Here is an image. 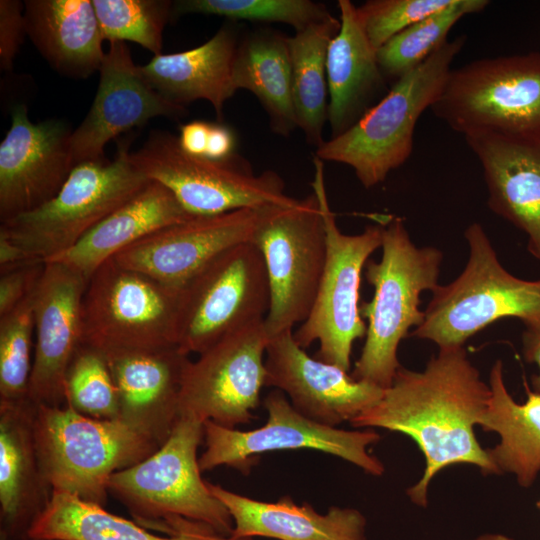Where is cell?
Listing matches in <instances>:
<instances>
[{
	"mask_svg": "<svg viewBox=\"0 0 540 540\" xmlns=\"http://www.w3.org/2000/svg\"><path fill=\"white\" fill-rule=\"evenodd\" d=\"M490 397V386L464 347L439 349L423 371L401 366L380 400L350 424L399 432L417 443L425 469L407 495L426 507L429 484L445 467L470 464L486 475L499 474L474 433Z\"/></svg>",
	"mask_w": 540,
	"mask_h": 540,
	"instance_id": "1",
	"label": "cell"
},
{
	"mask_svg": "<svg viewBox=\"0 0 540 540\" xmlns=\"http://www.w3.org/2000/svg\"><path fill=\"white\" fill-rule=\"evenodd\" d=\"M381 248L380 260H369L365 266L374 293L360 305L361 316L367 319L365 343L350 375L386 389L401 367L400 342L424 321L420 295L439 285L443 253L431 246L417 247L404 221L392 216L383 223Z\"/></svg>",
	"mask_w": 540,
	"mask_h": 540,
	"instance_id": "2",
	"label": "cell"
},
{
	"mask_svg": "<svg viewBox=\"0 0 540 540\" xmlns=\"http://www.w3.org/2000/svg\"><path fill=\"white\" fill-rule=\"evenodd\" d=\"M203 423L180 415L169 438L141 462L114 473L108 493L148 529L174 536L187 520L229 537L234 523L225 505L203 480L197 450L204 438Z\"/></svg>",
	"mask_w": 540,
	"mask_h": 540,
	"instance_id": "3",
	"label": "cell"
},
{
	"mask_svg": "<svg viewBox=\"0 0 540 540\" xmlns=\"http://www.w3.org/2000/svg\"><path fill=\"white\" fill-rule=\"evenodd\" d=\"M466 39V35H459L443 43L418 67L396 80L352 127L324 141L315 156L350 166L366 189L385 181L410 157L417 121L439 97Z\"/></svg>",
	"mask_w": 540,
	"mask_h": 540,
	"instance_id": "4",
	"label": "cell"
},
{
	"mask_svg": "<svg viewBox=\"0 0 540 540\" xmlns=\"http://www.w3.org/2000/svg\"><path fill=\"white\" fill-rule=\"evenodd\" d=\"M35 442L52 492L105 507L110 477L152 455L160 445L123 420L95 419L70 406L36 405Z\"/></svg>",
	"mask_w": 540,
	"mask_h": 540,
	"instance_id": "5",
	"label": "cell"
},
{
	"mask_svg": "<svg viewBox=\"0 0 540 540\" xmlns=\"http://www.w3.org/2000/svg\"><path fill=\"white\" fill-rule=\"evenodd\" d=\"M464 237L468 245L464 270L432 291L424 321L411 333L439 349L463 347L499 319L518 318L524 324L540 320V279L529 281L509 273L481 224H470Z\"/></svg>",
	"mask_w": 540,
	"mask_h": 540,
	"instance_id": "6",
	"label": "cell"
},
{
	"mask_svg": "<svg viewBox=\"0 0 540 540\" xmlns=\"http://www.w3.org/2000/svg\"><path fill=\"white\" fill-rule=\"evenodd\" d=\"M150 181L132 164L129 143H123L112 160L77 164L52 199L1 222L0 234L30 260L46 262L72 248Z\"/></svg>",
	"mask_w": 540,
	"mask_h": 540,
	"instance_id": "7",
	"label": "cell"
},
{
	"mask_svg": "<svg viewBox=\"0 0 540 540\" xmlns=\"http://www.w3.org/2000/svg\"><path fill=\"white\" fill-rule=\"evenodd\" d=\"M130 160L149 180L168 188L192 216L291 206L298 200L284 192L276 172L256 175L236 153L222 160L190 155L166 130H152L140 148L130 151Z\"/></svg>",
	"mask_w": 540,
	"mask_h": 540,
	"instance_id": "8",
	"label": "cell"
},
{
	"mask_svg": "<svg viewBox=\"0 0 540 540\" xmlns=\"http://www.w3.org/2000/svg\"><path fill=\"white\" fill-rule=\"evenodd\" d=\"M182 287H172L113 258L88 279L82 344L104 353L177 346Z\"/></svg>",
	"mask_w": 540,
	"mask_h": 540,
	"instance_id": "9",
	"label": "cell"
},
{
	"mask_svg": "<svg viewBox=\"0 0 540 540\" xmlns=\"http://www.w3.org/2000/svg\"><path fill=\"white\" fill-rule=\"evenodd\" d=\"M313 164L312 187L324 219L327 259L310 314L293 336L303 349L317 341V359L349 372L353 343L366 334L360 313L362 272L381 247L384 222L368 225L359 234L341 232L328 202L324 161L314 156Z\"/></svg>",
	"mask_w": 540,
	"mask_h": 540,
	"instance_id": "10",
	"label": "cell"
},
{
	"mask_svg": "<svg viewBox=\"0 0 540 540\" xmlns=\"http://www.w3.org/2000/svg\"><path fill=\"white\" fill-rule=\"evenodd\" d=\"M430 109L464 137L540 134V52L482 58L451 69Z\"/></svg>",
	"mask_w": 540,
	"mask_h": 540,
	"instance_id": "11",
	"label": "cell"
},
{
	"mask_svg": "<svg viewBox=\"0 0 540 540\" xmlns=\"http://www.w3.org/2000/svg\"><path fill=\"white\" fill-rule=\"evenodd\" d=\"M251 242L267 273L270 302L264 324L272 338L304 322L318 293L327 234L315 193L291 206L267 208Z\"/></svg>",
	"mask_w": 540,
	"mask_h": 540,
	"instance_id": "12",
	"label": "cell"
},
{
	"mask_svg": "<svg viewBox=\"0 0 540 540\" xmlns=\"http://www.w3.org/2000/svg\"><path fill=\"white\" fill-rule=\"evenodd\" d=\"M263 406L267 421L253 430L227 428L210 420L203 423L205 451L199 457L201 472L228 466L248 474L264 453L298 449L339 457L373 476L385 472L383 463L368 452V446L381 439L377 432L319 424L300 414L278 389L265 397Z\"/></svg>",
	"mask_w": 540,
	"mask_h": 540,
	"instance_id": "13",
	"label": "cell"
},
{
	"mask_svg": "<svg viewBox=\"0 0 540 540\" xmlns=\"http://www.w3.org/2000/svg\"><path fill=\"white\" fill-rule=\"evenodd\" d=\"M270 293L263 257L252 242L206 264L182 286L177 346L200 354L227 334L264 320Z\"/></svg>",
	"mask_w": 540,
	"mask_h": 540,
	"instance_id": "14",
	"label": "cell"
},
{
	"mask_svg": "<svg viewBox=\"0 0 540 540\" xmlns=\"http://www.w3.org/2000/svg\"><path fill=\"white\" fill-rule=\"evenodd\" d=\"M270 339L260 320L227 334L190 360L183 375L180 415L227 428L249 423L266 383Z\"/></svg>",
	"mask_w": 540,
	"mask_h": 540,
	"instance_id": "15",
	"label": "cell"
},
{
	"mask_svg": "<svg viewBox=\"0 0 540 540\" xmlns=\"http://www.w3.org/2000/svg\"><path fill=\"white\" fill-rule=\"evenodd\" d=\"M70 126L60 119L34 123L25 104L15 105L0 144V221L52 199L76 166Z\"/></svg>",
	"mask_w": 540,
	"mask_h": 540,
	"instance_id": "16",
	"label": "cell"
},
{
	"mask_svg": "<svg viewBox=\"0 0 540 540\" xmlns=\"http://www.w3.org/2000/svg\"><path fill=\"white\" fill-rule=\"evenodd\" d=\"M99 84L89 112L72 131L75 165L105 158V146L156 117L177 120L188 111L159 94L143 77L125 42H111L99 69Z\"/></svg>",
	"mask_w": 540,
	"mask_h": 540,
	"instance_id": "17",
	"label": "cell"
},
{
	"mask_svg": "<svg viewBox=\"0 0 540 540\" xmlns=\"http://www.w3.org/2000/svg\"><path fill=\"white\" fill-rule=\"evenodd\" d=\"M267 208L194 216L156 231L113 259L164 284L182 287L223 252L251 242Z\"/></svg>",
	"mask_w": 540,
	"mask_h": 540,
	"instance_id": "18",
	"label": "cell"
},
{
	"mask_svg": "<svg viewBox=\"0 0 540 540\" xmlns=\"http://www.w3.org/2000/svg\"><path fill=\"white\" fill-rule=\"evenodd\" d=\"M87 279L59 262H45L33 293L35 344L28 398L66 405L65 375L82 344L81 307Z\"/></svg>",
	"mask_w": 540,
	"mask_h": 540,
	"instance_id": "19",
	"label": "cell"
},
{
	"mask_svg": "<svg viewBox=\"0 0 540 540\" xmlns=\"http://www.w3.org/2000/svg\"><path fill=\"white\" fill-rule=\"evenodd\" d=\"M265 367V386L282 391L300 414L326 426L351 422L384 392L379 386L353 379L338 366L310 357L295 341L293 330L270 339Z\"/></svg>",
	"mask_w": 540,
	"mask_h": 540,
	"instance_id": "20",
	"label": "cell"
},
{
	"mask_svg": "<svg viewBox=\"0 0 540 540\" xmlns=\"http://www.w3.org/2000/svg\"><path fill=\"white\" fill-rule=\"evenodd\" d=\"M465 140L481 164L488 207L527 235L540 262V134L480 133Z\"/></svg>",
	"mask_w": 540,
	"mask_h": 540,
	"instance_id": "21",
	"label": "cell"
},
{
	"mask_svg": "<svg viewBox=\"0 0 540 540\" xmlns=\"http://www.w3.org/2000/svg\"><path fill=\"white\" fill-rule=\"evenodd\" d=\"M104 354L118 390V418L163 445L180 417L189 355L178 346Z\"/></svg>",
	"mask_w": 540,
	"mask_h": 540,
	"instance_id": "22",
	"label": "cell"
},
{
	"mask_svg": "<svg viewBox=\"0 0 540 540\" xmlns=\"http://www.w3.org/2000/svg\"><path fill=\"white\" fill-rule=\"evenodd\" d=\"M36 404L0 401V540H24L48 505L52 489L35 442Z\"/></svg>",
	"mask_w": 540,
	"mask_h": 540,
	"instance_id": "23",
	"label": "cell"
},
{
	"mask_svg": "<svg viewBox=\"0 0 540 540\" xmlns=\"http://www.w3.org/2000/svg\"><path fill=\"white\" fill-rule=\"evenodd\" d=\"M340 29L327 52L328 121L331 138L352 127L389 91L357 6L339 0Z\"/></svg>",
	"mask_w": 540,
	"mask_h": 540,
	"instance_id": "24",
	"label": "cell"
},
{
	"mask_svg": "<svg viewBox=\"0 0 540 540\" xmlns=\"http://www.w3.org/2000/svg\"><path fill=\"white\" fill-rule=\"evenodd\" d=\"M210 491L228 509L234 528L230 537L279 540H366V519L357 509L333 506L326 514L289 496L264 502L208 482Z\"/></svg>",
	"mask_w": 540,
	"mask_h": 540,
	"instance_id": "25",
	"label": "cell"
},
{
	"mask_svg": "<svg viewBox=\"0 0 540 540\" xmlns=\"http://www.w3.org/2000/svg\"><path fill=\"white\" fill-rule=\"evenodd\" d=\"M238 43L237 29L227 23L200 46L156 55L139 68L146 81L167 100L183 106L206 100L221 122L225 102L237 91L232 70Z\"/></svg>",
	"mask_w": 540,
	"mask_h": 540,
	"instance_id": "26",
	"label": "cell"
},
{
	"mask_svg": "<svg viewBox=\"0 0 540 540\" xmlns=\"http://www.w3.org/2000/svg\"><path fill=\"white\" fill-rule=\"evenodd\" d=\"M27 36L57 73L85 79L99 71L103 35L91 0H26Z\"/></svg>",
	"mask_w": 540,
	"mask_h": 540,
	"instance_id": "27",
	"label": "cell"
},
{
	"mask_svg": "<svg viewBox=\"0 0 540 540\" xmlns=\"http://www.w3.org/2000/svg\"><path fill=\"white\" fill-rule=\"evenodd\" d=\"M192 217L168 188L150 181L72 248L46 262L62 263L88 280L102 264L121 251L156 231Z\"/></svg>",
	"mask_w": 540,
	"mask_h": 540,
	"instance_id": "28",
	"label": "cell"
},
{
	"mask_svg": "<svg viewBox=\"0 0 540 540\" xmlns=\"http://www.w3.org/2000/svg\"><path fill=\"white\" fill-rule=\"evenodd\" d=\"M491 397L479 426L496 432L500 442L486 449L498 473H512L521 487L529 488L540 472V393L525 383L527 399L518 404L509 394L500 359L489 375Z\"/></svg>",
	"mask_w": 540,
	"mask_h": 540,
	"instance_id": "29",
	"label": "cell"
},
{
	"mask_svg": "<svg viewBox=\"0 0 540 540\" xmlns=\"http://www.w3.org/2000/svg\"><path fill=\"white\" fill-rule=\"evenodd\" d=\"M232 78L236 90L246 89L256 96L274 133L288 136L298 127L288 37L269 30L243 37L236 49Z\"/></svg>",
	"mask_w": 540,
	"mask_h": 540,
	"instance_id": "30",
	"label": "cell"
},
{
	"mask_svg": "<svg viewBox=\"0 0 540 540\" xmlns=\"http://www.w3.org/2000/svg\"><path fill=\"white\" fill-rule=\"evenodd\" d=\"M340 25V19L332 15L288 37L297 125L317 148L325 141L322 132L328 120L327 52Z\"/></svg>",
	"mask_w": 540,
	"mask_h": 540,
	"instance_id": "31",
	"label": "cell"
},
{
	"mask_svg": "<svg viewBox=\"0 0 540 540\" xmlns=\"http://www.w3.org/2000/svg\"><path fill=\"white\" fill-rule=\"evenodd\" d=\"M34 540H202L197 533L159 536L76 496L52 492L50 501L28 532Z\"/></svg>",
	"mask_w": 540,
	"mask_h": 540,
	"instance_id": "32",
	"label": "cell"
},
{
	"mask_svg": "<svg viewBox=\"0 0 540 540\" xmlns=\"http://www.w3.org/2000/svg\"><path fill=\"white\" fill-rule=\"evenodd\" d=\"M488 0H454L445 9L401 31L377 50L379 66L395 81L423 63L447 41L452 27L464 16L479 13Z\"/></svg>",
	"mask_w": 540,
	"mask_h": 540,
	"instance_id": "33",
	"label": "cell"
},
{
	"mask_svg": "<svg viewBox=\"0 0 540 540\" xmlns=\"http://www.w3.org/2000/svg\"><path fill=\"white\" fill-rule=\"evenodd\" d=\"M104 40L134 42L162 54L163 32L172 19L170 0H92Z\"/></svg>",
	"mask_w": 540,
	"mask_h": 540,
	"instance_id": "34",
	"label": "cell"
},
{
	"mask_svg": "<svg viewBox=\"0 0 540 540\" xmlns=\"http://www.w3.org/2000/svg\"><path fill=\"white\" fill-rule=\"evenodd\" d=\"M184 14L223 16L230 20L283 23L295 32L332 16L323 3L311 0H179L172 18Z\"/></svg>",
	"mask_w": 540,
	"mask_h": 540,
	"instance_id": "35",
	"label": "cell"
},
{
	"mask_svg": "<svg viewBox=\"0 0 540 540\" xmlns=\"http://www.w3.org/2000/svg\"><path fill=\"white\" fill-rule=\"evenodd\" d=\"M66 405L95 419L119 417V395L105 354L86 344L75 352L65 375Z\"/></svg>",
	"mask_w": 540,
	"mask_h": 540,
	"instance_id": "36",
	"label": "cell"
},
{
	"mask_svg": "<svg viewBox=\"0 0 540 540\" xmlns=\"http://www.w3.org/2000/svg\"><path fill=\"white\" fill-rule=\"evenodd\" d=\"M33 293L0 316V401L28 397L35 331Z\"/></svg>",
	"mask_w": 540,
	"mask_h": 540,
	"instance_id": "37",
	"label": "cell"
},
{
	"mask_svg": "<svg viewBox=\"0 0 540 540\" xmlns=\"http://www.w3.org/2000/svg\"><path fill=\"white\" fill-rule=\"evenodd\" d=\"M454 0H369L357 6L365 33L378 50L395 35Z\"/></svg>",
	"mask_w": 540,
	"mask_h": 540,
	"instance_id": "38",
	"label": "cell"
},
{
	"mask_svg": "<svg viewBox=\"0 0 540 540\" xmlns=\"http://www.w3.org/2000/svg\"><path fill=\"white\" fill-rule=\"evenodd\" d=\"M25 36L24 2L19 0L0 1V67L11 71Z\"/></svg>",
	"mask_w": 540,
	"mask_h": 540,
	"instance_id": "39",
	"label": "cell"
},
{
	"mask_svg": "<svg viewBox=\"0 0 540 540\" xmlns=\"http://www.w3.org/2000/svg\"><path fill=\"white\" fill-rule=\"evenodd\" d=\"M45 262H30L0 274V316L5 315L33 293Z\"/></svg>",
	"mask_w": 540,
	"mask_h": 540,
	"instance_id": "40",
	"label": "cell"
},
{
	"mask_svg": "<svg viewBox=\"0 0 540 540\" xmlns=\"http://www.w3.org/2000/svg\"><path fill=\"white\" fill-rule=\"evenodd\" d=\"M210 123L190 121L180 126L179 145L188 154L204 157L207 147Z\"/></svg>",
	"mask_w": 540,
	"mask_h": 540,
	"instance_id": "41",
	"label": "cell"
},
{
	"mask_svg": "<svg viewBox=\"0 0 540 540\" xmlns=\"http://www.w3.org/2000/svg\"><path fill=\"white\" fill-rule=\"evenodd\" d=\"M236 140L234 133L221 122L210 123L207 147L204 157L222 160L233 155Z\"/></svg>",
	"mask_w": 540,
	"mask_h": 540,
	"instance_id": "42",
	"label": "cell"
},
{
	"mask_svg": "<svg viewBox=\"0 0 540 540\" xmlns=\"http://www.w3.org/2000/svg\"><path fill=\"white\" fill-rule=\"evenodd\" d=\"M522 334L523 355L527 362L537 364L539 373L532 377L535 392L540 393V320L526 323Z\"/></svg>",
	"mask_w": 540,
	"mask_h": 540,
	"instance_id": "43",
	"label": "cell"
},
{
	"mask_svg": "<svg viewBox=\"0 0 540 540\" xmlns=\"http://www.w3.org/2000/svg\"><path fill=\"white\" fill-rule=\"evenodd\" d=\"M202 540H252L251 538L223 537L212 533H200Z\"/></svg>",
	"mask_w": 540,
	"mask_h": 540,
	"instance_id": "44",
	"label": "cell"
},
{
	"mask_svg": "<svg viewBox=\"0 0 540 540\" xmlns=\"http://www.w3.org/2000/svg\"><path fill=\"white\" fill-rule=\"evenodd\" d=\"M475 540H514L503 534H483L477 537Z\"/></svg>",
	"mask_w": 540,
	"mask_h": 540,
	"instance_id": "45",
	"label": "cell"
},
{
	"mask_svg": "<svg viewBox=\"0 0 540 540\" xmlns=\"http://www.w3.org/2000/svg\"><path fill=\"white\" fill-rule=\"evenodd\" d=\"M537 507L540 509V499L537 501Z\"/></svg>",
	"mask_w": 540,
	"mask_h": 540,
	"instance_id": "46",
	"label": "cell"
},
{
	"mask_svg": "<svg viewBox=\"0 0 540 540\" xmlns=\"http://www.w3.org/2000/svg\"><path fill=\"white\" fill-rule=\"evenodd\" d=\"M24 540H34V539H31V538L28 537V538H26V539H24Z\"/></svg>",
	"mask_w": 540,
	"mask_h": 540,
	"instance_id": "47",
	"label": "cell"
}]
</instances>
